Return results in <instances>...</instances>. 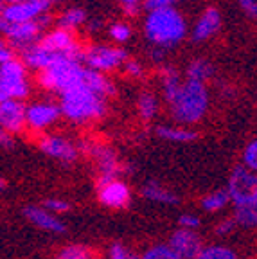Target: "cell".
<instances>
[{
  "instance_id": "cell-15",
  "label": "cell",
  "mask_w": 257,
  "mask_h": 259,
  "mask_svg": "<svg viewBox=\"0 0 257 259\" xmlns=\"http://www.w3.org/2000/svg\"><path fill=\"white\" fill-rule=\"evenodd\" d=\"M167 247L180 259H196V255L203 248V243H201V238L196 231L177 229L173 234L169 236Z\"/></svg>"
},
{
  "instance_id": "cell-25",
  "label": "cell",
  "mask_w": 257,
  "mask_h": 259,
  "mask_svg": "<svg viewBox=\"0 0 257 259\" xmlns=\"http://www.w3.org/2000/svg\"><path fill=\"white\" fill-rule=\"evenodd\" d=\"M137 108H139V113L144 121H151L158 112V101L155 94L151 92H142L139 96V101H137Z\"/></svg>"
},
{
  "instance_id": "cell-47",
  "label": "cell",
  "mask_w": 257,
  "mask_h": 259,
  "mask_svg": "<svg viewBox=\"0 0 257 259\" xmlns=\"http://www.w3.org/2000/svg\"><path fill=\"white\" fill-rule=\"evenodd\" d=\"M49 2H51V0H49Z\"/></svg>"
},
{
  "instance_id": "cell-11",
  "label": "cell",
  "mask_w": 257,
  "mask_h": 259,
  "mask_svg": "<svg viewBox=\"0 0 257 259\" xmlns=\"http://www.w3.org/2000/svg\"><path fill=\"white\" fill-rule=\"evenodd\" d=\"M97 198L108 209H124L132 202V189L122 178L97 180Z\"/></svg>"
},
{
  "instance_id": "cell-20",
  "label": "cell",
  "mask_w": 257,
  "mask_h": 259,
  "mask_svg": "<svg viewBox=\"0 0 257 259\" xmlns=\"http://www.w3.org/2000/svg\"><path fill=\"white\" fill-rule=\"evenodd\" d=\"M83 85L89 87L92 92H96L97 96H101V97H105V99L108 96H113V94H115V89H113L112 81H110L105 74L89 69V67H87V70H84Z\"/></svg>"
},
{
  "instance_id": "cell-1",
  "label": "cell",
  "mask_w": 257,
  "mask_h": 259,
  "mask_svg": "<svg viewBox=\"0 0 257 259\" xmlns=\"http://www.w3.org/2000/svg\"><path fill=\"white\" fill-rule=\"evenodd\" d=\"M209 108V92L205 83L198 81H182L180 90L169 101L171 117L180 126L198 122Z\"/></svg>"
},
{
  "instance_id": "cell-40",
  "label": "cell",
  "mask_w": 257,
  "mask_h": 259,
  "mask_svg": "<svg viewBox=\"0 0 257 259\" xmlns=\"http://www.w3.org/2000/svg\"><path fill=\"white\" fill-rule=\"evenodd\" d=\"M13 144H15L13 135H9L4 128H0V148H13Z\"/></svg>"
},
{
  "instance_id": "cell-38",
  "label": "cell",
  "mask_w": 257,
  "mask_h": 259,
  "mask_svg": "<svg viewBox=\"0 0 257 259\" xmlns=\"http://www.w3.org/2000/svg\"><path fill=\"white\" fill-rule=\"evenodd\" d=\"M126 72L130 74L132 77H141L142 74H144V70H142V65L139 63V61L135 60H126Z\"/></svg>"
},
{
  "instance_id": "cell-5",
  "label": "cell",
  "mask_w": 257,
  "mask_h": 259,
  "mask_svg": "<svg viewBox=\"0 0 257 259\" xmlns=\"http://www.w3.org/2000/svg\"><path fill=\"white\" fill-rule=\"evenodd\" d=\"M31 92L27 77V67L22 60L11 58L9 61L0 65V103L9 99H25Z\"/></svg>"
},
{
  "instance_id": "cell-7",
  "label": "cell",
  "mask_w": 257,
  "mask_h": 259,
  "mask_svg": "<svg viewBox=\"0 0 257 259\" xmlns=\"http://www.w3.org/2000/svg\"><path fill=\"white\" fill-rule=\"evenodd\" d=\"M81 60L84 61V67L105 74V72H108V70L119 69L122 63H126L128 56H126L124 51L119 47L96 45V47H90L89 51H84V53L81 54Z\"/></svg>"
},
{
  "instance_id": "cell-29",
  "label": "cell",
  "mask_w": 257,
  "mask_h": 259,
  "mask_svg": "<svg viewBox=\"0 0 257 259\" xmlns=\"http://www.w3.org/2000/svg\"><path fill=\"white\" fill-rule=\"evenodd\" d=\"M56 259H94V257L89 247L74 243V245H67V247L60 248L56 254Z\"/></svg>"
},
{
  "instance_id": "cell-43",
  "label": "cell",
  "mask_w": 257,
  "mask_h": 259,
  "mask_svg": "<svg viewBox=\"0 0 257 259\" xmlns=\"http://www.w3.org/2000/svg\"><path fill=\"white\" fill-rule=\"evenodd\" d=\"M4 189H6V180L2 177H0V193H2Z\"/></svg>"
},
{
  "instance_id": "cell-16",
  "label": "cell",
  "mask_w": 257,
  "mask_h": 259,
  "mask_svg": "<svg viewBox=\"0 0 257 259\" xmlns=\"http://www.w3.org/2000/svg\"><path fill=\"white\" fill-rule=\"evenodd\" d=\"M0 128L9 135L22 134L25 130V105L18 99L0 103Z\"/></svg>"
},
{
  "instance_id": "cell-6",
  "label": "cell",
  "mask_w": 257,
  "mask_h": 259,
  "mask_svg": "<svg viewBox=\"0 0 257 259\" xmlns=\"http://www.w3.org/2000/svg\"><path fill=\"white\" fill-rule=\"evenodd\" d=\"M230 202L234 207L255 205L257 203V173H252L246 167L237 166L230 173L229 187H227Z\"/></svg>"
},
{
  "instance_id": "cell-17",
  "label": "cell",
  "mask_w": 257,
  "mask_h": 259,
  "mask_svg": "<svg viewBox=\"0 0 257 259\" xmlns=\"http://www.w3.org/2000/svg\"><path fill=\"white\" fill-rule=\"evenodd\" d=\"M24 216L27 222H31L34 227H38L40 231L53 232V234H63L67 231L65 223L58 216L51 214L49 210H45L41 205H27L24 209Z\"/></svg>"
},
{
  "instance_id": "cell-10",
  "label": "cell",
  "mask_w": 257,
  "mask_h": 259,
  "mask_svg": "<svg viewBox=\"0 0 257 259\" xmlns=\"http://www.w3.org/2000/svg\"><path fill=\"white\" fill-rule=\"evenodd\" d=\"M84 151L92 157L96 162L97 171H99V180H110V178H121L122 173H128L126 166L121 164L119 157L113 150H110L108 146L103 144H89L84 148Z\"/></svg>"
},
{
  "instance_id": "cell-37",
  "label": "cell",
  "mask_w": 257,
  "mask_h": 259,
  "mask_svg": "<svg viewBox=\"0 0 257 259\" xmlns=\"http://www.w3.org/2000/svg\"><path fill=\"white\" fill-rule=\"evenodd\" d=\"M182 0H146V9H164V8H175Z\"/></svg>"
},
{
  "instance_id": "cell-32",
  "label": "cell",
  "mask_w": 257,
  "mask_h": 259,
  "mask_svg": "<svg viewBox=\"0 0 257 259\" xmlns=\"http://www.w3.org/2000/svg\"><path fill=\"white\" fill-rule=\"evenodd\" d=\"M243 167L257 173V139H253L243 151Z\"/></svg>"
},
{
  "instance_id": "cell-34",
  "label": "cell",
  "mask_w": 257,
  "mask_h": 259,
  "mask_svg": "<svg viewBox=\"0 0 257 259\" xmlns=\"http://www.w3.org/2000/svg\"><path fill=\"white\" fill-rule=\"evenodd\" d=\"M108 257L110 259H141V257H137L132 250H128L124 245H121V243H113L112 247H110Z\"/></svg>"
},
{
  "instance_id": "cell-8",
  "label": "cell",
  "mask_w": 257,
  "mask_h": 259,
  "mask_svg": "<svg viewBox=\"0 0 257 259\" xmlns=\"http://www.w3.org/2000/svg\"><path fill=\"white\" fill-rule=\"evenodd\" d=\"M49 0H20L13 4H4L0 9V16L4 18L8 25L15 24H27L40 18L49 9Z\"/></svg>"
},
{
  "instance_id": "cell-9",
  "label": "cell",
  "mask_w": 257,
  "mask_h": 259,
  "mask_svg": "<svg viewBox=\"0 0 257 259\" xmlns=\"http://www.w3.org/2000/svg\"><path fill=\"white\" fill-rule=\"evenodd\" d=\"M49 22H51V18H49V15L45 13L40 18L27 22V24L8 25L2 34L6 36V40H9V44H11L13 47H18L20 51H24L25 47L36 44V41L40 40L41 32H44V29L49 25Z\"/></svg>"
},
{
  "instance_id": "cell-19",
  "label": "cell",
  "mask_w": 257,
  "mask_h": 259,
  "mask_svg": "<svg viewBox=\"0 0 257 259\" xmlns=\"http://www.w3.org/2000/svg\"><path fill=\"white\" fill-rule=\"evenodd\" d=\"M142 198L149 200V202L160 203V205H177L180 202L177 194L173 191H169L167 187L160 186L158 182H148L141 187Z\"/></svg>"
},
{
  "instance_id": "cell-41",
  "label": "cell",
  "mask_w": 257,
  "mask_h": 259,
  "mask_svg": "<svg viewBox=\"0 0 257 259\" xmlns=\"http://www.w3.org/2000/svg\"><path fill=\"white\" fill-rule=\"evenodd\" d=\"M119 2L124 6L126 11H128L130 15H135L137 8H139V4H141V0H119Z\"/></svg>"
},
{
  "instance_id": "cell-13",
  "label": "cell",
  "mask_w": 257,
  "mask_h": 259,
  "mask_svg": "<svg viewBox=\"0 0 257 259\" xmlns=\"http://www.w3.org/2000/svg\"><path fill=\"white\" fill-rule=\"evenodd\" d=\"M61 117L60 105L51 101H38L25 106V128L32 132H44Z\"/></svg>"
},
{
  "instance_id": "cell-18",
  "label": "cell",
  "mask_w": 257,
  "mask_h": 259,
  "mask_svg": "<svg viewBox=\"0 0 257 259\" xmlns=\"http://www.w3.org/2000/svg\"><path fill=\"white\" fill-rule=\"evenodd\" d=\"M221 27V15L216 8L205 9L200 15V18L196 20L193 27V40L194 41H205L210 36H214L218 32V29Z\"/></svg>"
},
{
  "instance_id": "cell-23",
  "label": "cell",
  "mask_w": 257,
  "mask_h": 259,
  "mask_svg": "<svg viewBox=\"0 0 257 259\" xmlns=\"http://www.w3.org/2000/svg\"><path fill=\"white\" fill-rule=\"evenodd\" d=\"M229 203H230L229 193L220 189V191H214V193L205 194L203 198H201L200 205H201V209L207 210V212H218V210L225 209Z\"/></svg>"
},
{
  "instance_id": "cell-22",
  "label": "cell",
  "mask_w": 257,
  "mask_h": 259,
  "mask_svg": "<svg viewBox=\"0 0 257 259\" xmlns=\"http://www.w3.org/2000/svg\"><path fill=\"white\" fill-rule=\"evenodd\" d=\"M87 20V13L79 8H70L60 16L58 20V29H63V31L72 32L74 29H77L79 25L84 24Z\"/></svg>"
},
{
  "instance_id": "cell-46",
  "label": "cell",
  "mask_w": 257,
  "mask_h": 259,
  "mask_svg": "<svg viewBox=\"0 0 257 259\" xmlns=\"http://www.w3.org/2000/svg\"><path fill=\"white\" fill-rule=\"evenodd\" d=\"M94 259H97V257H94Z\"/></svg>"
},
{
  "instance_id": "cell-33",
  "label": "cell",
  "mask_w": 257,
  "mask_h": 259,
  "mask_svg": "<svg viewBox=\"0 0 257 259\" xmlns=\"http://www.w3.org/2000/svg\"><path fill=\"white\" fill-rule=\"evenodd\" d=\"M110 36H112L113 41L117 44H124V41L130 40L132 36V27L124 22H117V24H112L110 27Z\"/></svg>"
},
{
  "instance_id": "cell-45",
  "label": "cell",
  "mask_w": 257,
  "mask_h": 259,
  "mask_svg": "<svg viewBox=\"0 0 257 259\" xmlns=\"http://www.w3.org/2000/svg\"><path fill=\"white\" fill-rule=\"evenodd\" d=\"M2 6H4V4H2V0H0V9H2Z\"/></svg>"
},
{
  "instance_id": "cell-3",
  "label": "cell",
  "mask_w": 257,
  "mask_h": 259,
  "mask_svg": "<svg viewBox=\"0 0 257 259\" xmlns=\"http://www.w3.org/2000/svg\"><path fill=\"white\" fill-rule=\"evenodd\" d=\"M60 110L61 115L72 122L96 121L105 115V97L97 96L81 83L60 94Z\"/></svg>"
},
{
  "instance_id": "cell-12",
  "label": "cell",
  "mask_w": 257,
  "mask_h": 259,
  "mask_svg": "<svg viewBox=\"0 0 257 259\" xmlns=\"http://www.w3.org/2000/svg\"><path fill=\"white\" fill-rule=\"evenodd\" d=\"M38 44L44 49H47L49 53L56 54L60 58H74V60H81V49L77 41L74 40L72 32L63 31V29H54V31L47 32L45 36L38 40Z\"/></svg>"
},
{
  "instance_id": "cell-26",
  "label": "cell",
  "mask_w": 257,
  "mask_h": 259,
  "mask_svg": "<svg viewBox=\"0 0 257 259\" xmlns=\"http://www.w3.org/2000/svg\"><path fill=\"white\" fill-rule=\"evenodd\" d=\"M162 90H164V97H165V101H171L175 96H177V92L180 90L182 87V79L180 76H178L177 70L173 69H165L164 74H162Z\"/></svg>"
},
{
  "instance_id": "cell-44",
  "label": "cell",
  "mask_w": 257,
  "mask_h": 259,
  "mask_svg": "<svg viewBox=\"0 0 257 259\" xmlns=\"http://www.w3.org/2000/svg\"><path fill=\"white\" fill-rule=\"evenodd\" d=\"M2 47H6V41H4V38H2V34H0V49Z\"/></svg>"
},
{
  "instance_id": "cell-35",
  "label": "cell",
  "mask_w": 257,
  "mask_h": 259,
  "mask_svg": "<svg viewBox=\"0 0 257 259\" xmlns=\"http://www.w3.org/2000/svg\"><path fill=\"white\" fill-rule=\"evenodd\" d=\"M178 225L180 229H187V231H196L198 227L201 225L200 218L196 214H182L178 218Z\"/></svg>"
},
{
  "instance_id": "cell-2",
  "label": "cell",
  "mask_w": 257,
  "mask_h": 259,
  "mask_svg": "<svg viewBox=\"0 0 257 259\" xmlns=\"http://www.w3.org/2000/svg\"><path fill=\"white\" fill-rule=\"evenodd\" d=\"M144 32L157 47H173L184 40L187 25L175 8L151 9L144 20Z\"/></svg>"
},
{
  "instance_id": "cell-21",
  "label": "cell",
  "mask_w": 257,
  "mask_h": 259,
  "mask_svg": "<svg viewBox=\"0 0 257 259\" xmlns=\"http://www.w3.org/2000/svg\"><path fill=\"white\" fill-rule=\"evenodd\" d=\"M157 135L160 139L167 142H178V144H187V142H193L198 137V134L194 130L185 128V126H158Z\"/></svg>"
},
{
  "instance_id": "cell-31",
  "label": "cell",
  "mask_w": 257,
  "mask_h": 259,
  "mask_svg": "<svg viewBox=\"0 0 257 259\" xmlns=\"http://www.w3.org/2000/svg\"><path fill=\"white\" fill-rule=\"evenodd\" d=\"M41 207H44L45 210H49L51 214H65V212H68V210L72 209V205L67 202V200L63 198H45L44 202H41Z\"/></svg>"
},
{
  "instance_id": "cell-30",
  "label": "cell",
  "mask_w": 257,
  "mask_h": 259,
  "mask_svg": "<svg viewBox=\"0 0 257 259\" xmlns=\"http://www.w3.org/2000/svg\"><path fill=\"white\" fill-rule=\"evenodd\" d=\"M141 259H180V257L167 245H155V247L148 248L141 255Z\"/></svg>"
},
{
  "instance_id": "cell-42",
  "label": "cell",
  "mask_w": 257,
  "mask_h": 259,
  "mask_svg": "<svg viewBox=\"0 0 257 259\" xmlns=\"http://www.w3.org/2000/svg\"><path fill=\"white\" fill-rule=\"evenodd\" d=\"M11 58H15V53H13V49L11 47H2L0 49V65L2 63H6V61H9Z\"/></svg>"
},
{
  "instance_id": "cell-4",
  "label": "cell",
  "mask_w": 257,
  "mask_h": 259,
  "mask_svg": "<svg viewBox=\"0 0 257 259\" xmlns=\"http://www.w3.org/2000/svg\"><path fill=\"white\" fill-rule=\"evenodd\" d=\"M84 67L79 60L74 58H65L56 63H53L51 67H47L45 70L38 72V83L41 89L49 90V92H65V90L72 89L76 85H81L84 77Z\"/></svg>"
},
{
  "instance_id": "cell-28",
  "label": "cell",
  "mask_w": 257,
  "mask_h": 259,
  "mask_svg": "<svg viewBox=\"0 0 257 259\" xmlns=\"http://www.w3.org/2000/svg\"><path fill=\"white\" fill-rule=\"evenodd\" d=\"M196 259H237V254L232 248L223 247V245H209L201 248Z\"/></svg>"
},
{
  "instance_id": "cell-14",
  "label": "cell",
  "mask_w": 257,
  "mask_h": 259,
  "mask_svg": "<svg viewBox=\"0 0 257 259\" xmlns=\"http://www.w3.org/2000/svg\"><path fill=\"white\" fill-rule=\"evenodd\" d=\"M38 148L47 157L54 158L61 164H67V166L74 164L79 157V148L72 144V141H68L67 137H61V135H44L38 141Z\"/></svg>"
},
{
  "instance_id": "cell-24",
  "label": "cell",
  "mask_w": 257,
  "mask_h": 259,
  "mask_svg": "<svg viewBox=\"0 0 257 259\" xmlns=\"http://www.w3.org/2000/svg\"><path fill=\"white\" fill-rule=\"evenodd\" d=\"M214 74L212 65L205 60H194L193 63L187 67V79L198 81V83H205L210 76Z\"/></svg>"
},
{
  "instance_id": "cell-27",
  "label": "cell",
  "mask_w": 257,
  "mask_h": 259,
  "mask_svg": "<svg viewBox=\"0 0 257 259\" xmlns=\"http://www.w3.org/2000/svg\"><path fill=\"white\" fill-rule=\"evenodd\" d=\"M234 222H236L237 225L246 227V229H253V227H257V203L255 205L236 207Z\"/></svg>"
},
{
  "instance_id": "cell-36",
  "label": "cell",
  "mask_w": 257,
  "mask_h": 259,
  "mask_svg": "<svg viewBox=\"0 0 257 259\" xmlns=\"http://www.w3.org/2000/svg\"><path fill=\"white\" fill-rule=\"evenodd\" d=\"M237 223L234 222V218H225L221 220L220 223L216 225V229H214V232H216L218 236H229L234 232V229H236Z\"/></svg>"
},
{
  "instance_id": "cell-39",
  "label": "cell",
  "mask_w": 257,
  "mask_h": 259,
  "mask_svg": "<svg viewBox=\"0 0 257 259\" xmlns=\"http://www.w3.org/2000/svg\"><path fill=\"white\" fill-rule=\"evenodd\" d=\"M237 2H239V6H241V9L246 15L257 18V0H237Z\"/></svg>"
}]
</instances>
